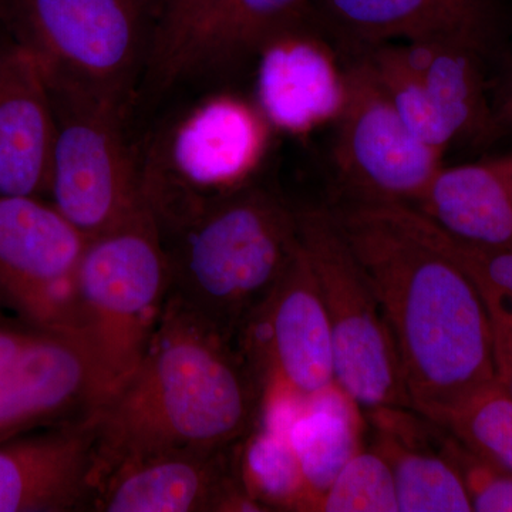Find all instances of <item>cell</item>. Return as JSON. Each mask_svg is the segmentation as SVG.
<instances>
[{"label": "cell", "instance_id": "cell-1", "mask_svg": "<svg viewBox=\"0 0 512 512\" xmlns=\"http://www.w3.org/2000/svg\"><path fill=\"white\" fill-rule=\"evenodd\" d=\"M332 215L392 332L410 409L440 427L495 379L493 328L477 289L421 234L410 205L353 201Z\"/></svg>", "mask_w": 512, "mask_h": 512}, {"label": "cell", "instance_id": "cell-2", "mask_svg": "<svg viewBox=\"0 0 512 512\" xmlns=\"http://www.w3.org/2000/svg\"><path fill=\"white\" fill-rule=\"evenodd\" d=\"M262 397L237 346L168 298L136 369L97 410L99 484L131 461L238 446L261 421Z\"/></svg>", "mask_w": 512, "mask_h": 512}, {"label": "cell", "instance_id": "cell-3", "mask_svg": "<svg viewBox=\"0 0 512 512\" xmlns=\"http://www.w3.org/2000/svg\"><path fill=\"white\" fill-rule=\"evenodd\" d=\"M151 204L170 265L168 298L235 345L301 248L298 211L245 184Z\"/></svg>", "mask_w": 512, "mask_h": 512}, {"label": "cell", "instance_id": "cell-4", "mask_svg": "<svg viewBox=\"0 0 512 512\" xmlns=\"http://www.w3.org/2000/svg\"><path fill=\"white\" fill-rule=\"evenodd\" d=\"M157 0H0V30L53 86L126 110L146 69Z\"/></svg>", "mask_w": 512, "mask_h": 512}, {"label": "cell", "instance_id": "cell-5", "mask_svg": "<svg viewBox=\"0 0 512 512\" xmlns=\"http://www.w3.org/2000/svg\"><path fill=\"white\" fill-rule=\"evenodd\" d=\"M170 286L163 234L146 188V197L126 218L87 239L77 268L79 329L116 387L146 352Z\"/></svg>", "mask_w": 512, "mask_h": 512}, {"label": "cell", "instance_id": "cell-6", "mask_svg": "<svg viewBox=\"0 0 512 512\" xmlns=\"http://www.w3.org/2000/svg\"><path fill=\"white\" fill-rule=\"evenodd\" d=\"M298 222L329 319L336 384L360 409L410 410L392 332L332 211H298Z\"/></svg>", "mask_w": 512, "mask_h": 512}, {"label": "cell", "instance_id": "cell-7", "mask_svg": "<svg viewBox=\"0 0 512 512\" xmlns=\"http://www.w3.org/2000/svg\"><path fill=\"white\" fill-rule=\"evenodd\" d=\"M50 87L56 133L47 195L74 227L92 238L141 204L146 174L138 170L124 137L126 110L52 83Z\"/></svg>", "mask_w": 512, "mask_h": 512}, {"label": "cell", "instance_id": "cell-8", "mask_svg": "<svg viewBox=\"0 0 512 512\" xmlns=\"http://www.w3.org/2000/svg\"><path fill=\"white\" fill-rule=\"evenodd\" d=\"M235 345L261 386L262 409L309 403L335 386L329 319L302 244Z\"/></svg>", "mask_w": 512, "mask_h": 512}, {"label": "cell", "instance_id": "cell-9", "mask_svg": "<svg viewBox=\"0 0 512 512\" xmlns=\"http://www.w3.org/2000/svg\"><path fill=\"white\" fill-rule=\"evenodd\" d=\"M345 76L333 148L340 177L356 201L413 205L443 167L444 154L410 133L365 55Z\"/></svg>", "mask_w": 512, "mask_h": 512}, {"label": "cell", "instance_id": "cell-10", "mask_svg": "<svg viewBox=\"0 0 512 512\" xmlns=\"http://www.w3.org/2000/svg\"><path fill=\"white\" fill-rule=\"evenodd\" d=\"M86 235L40 197H0V298L37 328L79 329Z\"/></svg>", "mask_w": 512, "mask_h": 512}, {"label": "cell", "instance_id": "cell-11", "mask_svg": "<svg viewBox=\"0 0 512 512\" xmlns=\"http://www.w3.org/2000/svg\"><path fill=\"white\" fill-rule=\"evenodd\" d=\"M114 389L84 333L36 326L0 375V443L89 419Z\"/></svg>", "mask_w": 512, "mask_h": 512}, {"label": "cell", "instance_id": "cell-12", "mask_svg": "<svg viewBox=\"0 0 512 512\" xmlns=\"http://www.w3.org/2000/svg\"><path fill=\"white\" fill-rule=\"evenodd\" d=\"M242 443L212 453L165 454L121 464L100 481L92 511H264L242 483Z\"/></svg>", "mask_w": 512, "mask_h": 512}, {"label": "cell", "instance_id": "cell-13", "mask_svg": "<svg viewBox=\"0 0 512 512\" xmlns=\"http://www.w3.org/2000/svg\"><path fill=\"white\" fill-rule=\"evenodd\" d=\"M96 414L0 443V512L92 511Z\"/></svg>", "mask_w": 512, "mask_h": 512}, {"label": "cell", "instance_id": "cell-14", "mask_svg": "<svg viewBox=\"0 0 512 512\" xmlns=\"http://www.w3.org/2000/svg\"><path fill=\"white\" fill-rule=\"evenodd\" d=\"M55 133L45 69L0 30V197L47 195Z\"/></svg>", "mask_w": 512, "mask_h": 512}, {"label": "cell", "instance_id": "cell-15", "mask_svg": "<svg viewBox=\"0 0 512 512\" xmlns=\"http://www.w3.org/2000/svg\"><path fill=\"white\" fill-rule=\"evenodd\" d=\"M303 23L271 37L259 50V110L269 123L305 134L338 120L346 100L345 70Z\"/></svg>", "mask_w": 512, "mask_h": 512}, {"label": "cell", "instance_id": "cell-16", "mask_svg": "<svg viewBox=\"0 0 512 512\" xmlns=\"http://www.w3.org/2000/svg\"><path fill=\"white\" fill-rule=\"evenodd\" d=\"M312 9L367 46L444 39L485 50L500 19L495 0H313Z\"/></svg>", "mask_w": 512, "mask_h": 512}, {"label": "cell", "instance_id": "cell-17", "mask_svg": "<svg viewBox=\"0 0 512 512\" xmlns=\"http://www.w3.org/2000/svg\"><path fill=\"white\" fill-rule=\"evenodd\" d=\"M268 123L261 110L238 97L207 101L175 134L178 174L190 187L214 194L241 187L264 154Z\"/></svg>", "mask_w": 512, "mask_h": 512}, {"label": "cell", "instance_id": "cell-18", "mask_svg": "<svg viewBox=\"0 0 512 512\" xmlns=\"http://www.w3.org/2000/svg\"><path fill=\"white\" fill-rule=\"evenodd\" d=\"M454 237L512 249V158L441 167L412 205Z\"/></svg>", "mask_w": 512, "mask_h": 512}, {"label": "cell", "instance_id": "cell-19", "mask_svg": "<svg viewBox=\"0 0 512 512\" xmlns=\"http://www.w3.org/2000/svg\"><path fill=\"white\" fill-rule=\"evenodd\" d=\"M457 140H493V106L480 47L458 40H419L399 45Z\"/></svg>", "mask_w": 512, "mask_h": 512}, {"label": "cell", "instance_id": "cell-20", "mask_svg": "<svg viewBox=\"0 0 512 512\" xmlns=\"http://www.w3.org/2000/svg\"><path fill=\"white\" fill-rule=\"evenodd\" d=\"M313 0H212L192 33L178 80L237 63L305 22Z\"/></svg>", "mask_w": 512, "mask_h": 512}, {"label": "cell", "instance_id": "cell-21", "mask_svg": "<svg viewBox=\"0 0 512 512\" xmlns=\"http://www.w3.org/2000/svg\"><path fill=\"white\" fill-rule=\"evenodd\" d=\"M406 409H379L372 413L376 443L392 468L400 512H470L466 485L454 464L443 454L414 444L412 419Z\"/></svg>", "mask_w": 512, "mask_h": 512}, {"label": "cell", "instance_id": "cell-22", "mask_svg": "<svg viewBox=\"0 0 512 512\" xmlns=\"http://www.w3.org/2000/svg\"><path fill=\"white\" fill-rule=\"evenodd\" d=\"M360 410L335 384L306 404L289 426V439L305 480L308 511H315L342 468L362 450Z\"/></svg>", "mask_w": 512, "mask_h": 512}, {"label": "cell", "instance_id": "cell-23", "mask_svg": "<svg viewBox=\"0 0 512 512\" xmlns=\"http://www.w3.org/2000/svg\"><path fill=\"white\" fill-rule=\"evenodd\" d=\"M292 419L265 416L241 447V478L262 510L308 511V494L289 439Z\"/></svg>", "mask_w": 512, "mask_h": 512}, {"label": "cell", "instance_id": "cell-24", "mask_svg": "<svg viewBox=\"0 0 512 512\" xmlns=\"http://www.w3.org/2000/svg\"><path fill=\"white\" fill-rule=\"evenodd\" d=\"M412 208L414 224L431 244L447 255L477 289L491 325L512 333V249L487 248L448 234Z\"/></svg>", "mask_w": 512, "mask_h": 512}, {"label": "cell", "instance_id": "cell-25", "mask_svg": "<svg viewBox=\"0 0 512 512\" xmlns=\"http://www.w3.org/2000/svg\"><path fill=\"white\" fill-rule=\"evenodd\" d=\"M440 427L484 463L512 474V397L497 377L451 410Z\"/></svg>", "mask_w": 512, "mask_h": 512}, {"label": "cell", "instance_id": "cell-26", "mask_svg": "<svg viewBox=\"0 0 512 512\" xmlns=\"http://www.w3.org/2000/svg\"><path fill=\"white\" fill-rule=\"evenodd\" d=\"M365 56L410 133L421 143L446 153L456 137L399 45L373 46Z\"/></svg>", "mask_w": 512, "mask_h": 512}, {"label": "cell", "instance_id": "cell-27", "mask_svg": "<svg viewBox=\"0 0 512 512\" xmlns=\"http://www.w3.org/2000/svg\"><path fill=\"white\" fill-rule=\"evenodd\" d=\"M315 511H399L392 468L386 458L375 448H362L319 498Z\"/></svg>", "mask_w": 512, "mask_h": 512}, {"label": "cell", "instance_id": "cell-28", "mask_svg": "<svg viewBox=\"0 0 512 512\" xmlns=\"http://www.w3.org/2000/svg\"><path fill=\"white\" fill-rule=\"evenodd\" d=\"M212 0H157L156 23L146 62L151 89H170L178 82L181 62L192 33Z\"/></svg>", "mask_w": 512, "mask_h": 512}, {"label": "cell", "instance_id": "cell-29", "mask_svg": "<svg viewBox=\"0 0 512 512\" xmlns=\"http://www.w3.org/2000/svg\"><path fill=\"white\" fill-rule=\"evenodd\" d=\"M443 453L463 478L473 511L512 512V474L484 463L453 436L444 441Z\"/></svg>", "mask_w": 512, "mask_h": 512}, {"label": "cell", "instance_id": "cell-30", "mask_svg": "<svg viewBox=\"0 0 512 512\" xmlns=\"http://www.w3.org/2000/svg\"><path fill=\"white\" fill-rule=\"evenodd\" d=\"M36 326L26 323L25 326L0 322V375L9 363L18 356L26 345Z\"/></svg>", "mask_w": 512, "mask_h": 512}, {"label": "cell", "instance_id": "cell-31", "mask_svg": "<svg viewBox=\"0 0 512 512\" xmlns=\"http://www.w3.org/2000/svg\"><path fill=\"white\" fill-rule=\"evenodd\" d=\"M491 328L494 339L495 377L512 397V333L494 325H491Z\"/></svg>", "mask_w": 512, "mask_h": 512}, {"label": "cell", "instance_id": "cell-32", "mask_svg": "<svg viewBox=\"0 0 512 512\" xmlns=\"http://www.w3.org/2000/svg\"><path fill=\"white\" fill-rule=\"evenodd\" d=\"M493 106V140L512 134V63L500 90L491 100Z\"/></svg>", "mask_w": 512, "mask_h": 512}, {"label": "cell", "instance_id": "cell-33", "mask_svg": "<svg viewBox=\"0 0 512 512\" xmlns=\"http://www.w3.org/2000/svg\"><path fill=\"white\" fill-rule=\"evenodd\" d=\"M495 2H498V3H500V5H501V3H503V2H507V0H495Z\"/></svg>", "mask_w": 512, "mask_h": 512}, {"label": "cell", "instance_id": "cell-34", "mask_svg": "<svg viewBox=\"0 0 512 512\" xmlns=\"http://www.w3.org/2000/svg\"><path fill=\"white\" fill-rule=\"evenodd\" d=\"M511 158H512V153L510 154Z\"/></svg>", "mask_w": 512, "mask_h": 512}]
</instances>
